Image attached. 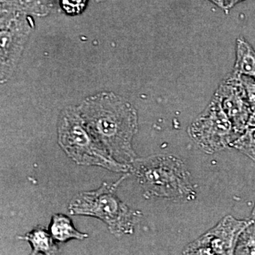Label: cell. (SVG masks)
<instances>
[{
    "label": "cell",
    "instance_id": "obj_1",
    "mask_svg": "<svg viewBox=\"0 0 255 255\" xmlns=\"http://www.w3.org/2000/svg\"><path fill=\"white\" fill-rule=\"evenodd\" d=\"M89 131L114 159L130 166L136 159L132 140L137 132V114L130 102L114 92L87 97L78 107Z\"/></svg>",
    "mask_w": 255,
    "mask_h": 255
},
{
    "label": "cell",
    "instance_id": "obj_2",
    "mask_svg": "<svg viewBox=\"0 0 255 255\" xmlns=\"http://www.w3.org/2000/svg\"><path fill=\"white\" fill-rule=\"evenodd\" d=\"M130 169L145 197L191 201L196 192L184 162L172 155L135 159Z\"/></svg>",
    "mask_w": 255,
    "mask_h": 255
},
{
    "label": "cell",
    "instance_id": "obj_3",
    "mask_svg": "<svg viewBox=\"0 0 255 255\" xmlns=\"http://www.w3.org/2000/svg\"><path fill=\"white\" fill-rule=\"evenodd\" d=\"M127 176L117 182H105L97 190L79 193L69 204L70 214L102 220L116 236L132 234L141 214L130 209L117 195V188Z\"/></svg>",
    "mask_w": 255,
    "mask_h": 255
},
{
    "label": "cell",
    "instance_id": "obj_4",
    "mask_svg": "<svg viewBox=\"0 0 255 255\" xmlns=\"http://www.w3.org/2000/svg\"><path fill=\"white\" fill-rule=\"evenodd\" d=\"M58 139L64 152L78 164L98 166L120 173L130 171V166L114 159L92 136L78 107H67L60 114Z\"/></svg>",
    "mask_w": 255,
    "mask_h": 255
},
{
    "label": "cell",
    "instance_id": "obj_5",
    "mask_svg": "<svg viewBox=\"0 0 255 255\" xmlns=\"http://www.w3.org/2000/svg\"><path fill=\"white\" fill-rule=\"evenodd\" d=\"M34 23L17 0H1V82L11 76Z\"/></svg>",
    "mask_w": 255,
    "mask_h": 255
},
{
    "label": "cell",
    "instance_id": "obj_6",
    "mask_svg": "<svg viewBox=\"0 0 255 255\" xmlns=\"http://www.w3.org/2000/svg\"><path fill=\"white\" fill-rule=\"evenodd\" d=\"M189 136L207 154H214L231 147L241 132L236 128L214 96L188 128Z\"/></svg>",
    "mask_w": 255,
    "mask_h": 255
},
{
    "label": "cell",
    "instance_id": "obj_7",
    "mask_svg": "<svg viewBox=\"0 0 255 255\" xmlns=\"http://www.w3.org/2000/svg\"><path fill=\"white\" fill-rule=\"evenodd\" d=\"M253 220H239L226 216L216 226L198 238L183 251L184 255H235L241 233Z\"/></svg>",
    "mask_w": 255,
    "mask_h": 255
},
{
    "label": "cell",
    "instance_id": "obj_8",
    "mask_svg": "<svg viewBox=\"0 0 255 255\" xmlns=\"http://www.w3.org/2000/svg\"><path fill=\"white\" fill-rule=\"evenodd\" d=\"M225 113L238 132L248 128L252 117V110L241 76L230 73L223 79L214 94Z\"/></svg>",
    "mask_w": 255,
    "mask_h": 255
},
{
    "label": "cell",
    "instance_id": "obj_9",
    "mask_svg": "<svg viewBox=\"0 0 255 255\" xmlns=\"http://www.w3.org/2000/svg\"><path fill=\"white\" fill-rule=\"evenodd\" d=\"M236 55L233 73L255 80V50L243 37L236 41Z\"/></svg>",
    "mask_w": 255,
    "mask_h": 255
},
{
    "label": "cell",
    "instance_id": "obj_10",
    "mask_svg": "<svg viewBox=\"0 0 255 255\" xmlns=\"http://www.w3.org/2000/svg\"><path fill=\"white\" fill-rule=\"evenodd\" d=\"M18 238L31 244L32 255H55L59 252V248L51 233L43 226H37L23 237Z\"/></svg>",
    "mask_w": 255,
    "mask_h": 255
},
{
    "label": "cell",
    "instance_id": "obj_11",
    "mask_svg": "<svg viewBox=\"0 0 255 255\" xmlns=\"http://www.w3.org/2000/svg\"><path fill=\"white\" fill-rule=\"evenodd\" d=\"M49 231L55 241L58 243H65L71 239L83 241L88 238L86 233L77 231L71 220L63 214H55L53 216Z\"/></svg>",
    "mask_w": 255,
    "mask_h": 255
},
{
    "label": "cell",
    "instance_id": "obj_12",
    "mask_svg": "<svg viewBox=\"0 0 255 255\" xmlns=\"http://www.w3.org/2000/svg\"><path fill=\"white\" fill-rule=\"evenodd\" d=\"M255 162V127H248L231 145Z\"/></svg>",
    "mask_w": 255,
    "mask_h": 255
},
{
    "label": "cell",
    "instance_id": "obj_13",
    "mask_svg": "<svg viewBox=\"0 0 255 255\" xmlns=\"http://www.w3.org/2000/svg\"><path fill=\"white\" fill-rule=\"evenodd\" d=\"M235 255H255V221H253L241 233Z\"/></svg>",
    "mask_w": 255,
    "mask_h": 255
},
{
    "label": "cell",
    "instance_id": "obj_14",
    "mask_svg": "<svg viewBox=\"0 0 255 255\" xmlns=\"http://www.w3.org/2000/svg\"><path fill=\"white\" fill-rule=\"evenodd\" d=\"M18 4L29 14L45 16L53 9L54 0H17Z\"/></svg>",
    "mask_w": 255,
    "mask_h": 255
},
{
    "label": "cell",
    "instance_id": "obj_15",
    "mask_svg": "<svg viewBox=\"0 0 255 255\" xmlns=\"http://www.w3.org/2000/svg\"><path fill=\"white\" fill-rule=\"evenodd\" d=\"M88 0H60L62 9L67 14L75 16L81 14L86 8Z\"/></svg>",
    "mask_w": 255,
    "mask_h": 255
},
{
    "label": "cell",
    "instance_id": "obj_16",
    "mask_svg": "<svg viewBox=\"0 0 255 255\" xmlns=\"http://www.w3.org/2000/svg\"><path fill=\"white\" fill-rule=\"evenodd\" d=\"M209 1L214 3L226 12H228V11L234 6L233 0H209Z\"/></svg>",
    "mask_w": 255,
    "mask_h": 255
},
{
    "label": "cell",
    "instance_id": "obj_17",
    "mask_svg": "<svg viewBox=\"0 0 255 255\" xmlns=\"http://www.w3.org/2000/svg\"><path fill=\"white\" fill-rule=\"evenodd\" d=\"M248 127H255V117L251 119L249 124H248Z\"/></svg>",
    "mask_w": 255,
    "mask_h": 255
},
{
    "label": "cell",
    "instance_id": "obj_18",
    "mask_svg": "<svg viewBox=\"0 0 255 255\" xmlns=\"http://www.w3.org/2000/svg\"><path fill=\"white\" fill-rule=\"evenodd\" d=\"M252 220L255 222V203L254 207H253V211H252Z\"/></svg>",
    "mask_w": 255,
    "mask_h": 255
},
{
    "label": "cell",
    "instance_id": "obj_19",
    "mask_svg": "<svg viewBox=\"0 0 255 255\" xmlns=\"http://www.w3.org/2000/svg\"><path fill=\"white\" fill-rule=\"evenodd\" d=\"M233 6H236V4H239V3L242 2V1H246V0H233Z\"/></svg>",
    "mask_w": 255,
    "mask_h": 255
},
{
    "label": "cell",
    "instance_id": "obj_20",
    "mask_svg": "<svg viewBox=\"0 0 255 255\" xmlns=\"http://www.w3.org/2000/svg\"><path fill=\"white\" fill-rule=\"evenodd\" d=\"M107 1V0H97V2H104V1Z\"/></svg>",
    "mask_w": 255,
    "mask_h": 255
}]
</instances>
